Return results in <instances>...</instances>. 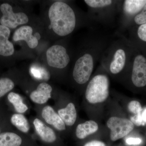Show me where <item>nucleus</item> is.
<instances>
[{"label": "nucleus", "instance_id": "17", "mask_svg": "<svg viewBox=\"0 0 146 146\" xmlns=\"http://www.w3.org/2000/svg\"><path fill=\"white\" fill-rule=\"evenodd\" d=\"M58 114L66 125L72 126L75 123L77 112L74 104L70 103L65 108L59 110Z\"/></svg>", "mask_w": 146, "mask_h": 146}, {"label": "nucleus", "instance_id": "27", "mask_svg": "<svg viewBox=\"0 0 146 146\" xmlns=\"http://www.w3.org/2000/svg\"><path fill=\"white\" fill-rule=\"evenodd\" d=\"M141 142V139L138 138H129L126 140V143L129 145H139Z\"/></svg>", "mask_w": 146, "mask_h": 146}, {"label": "nucleus", "instance_id": "19", "mask_svg": "<svg viewBox=\"0 0 146 146\" xmlns=\"http://www.w3.org/2000/svg\"><path fill=\"white\" fill-rule=\"evenodd\" d=\"M11 121L12 124L22 132L27 133L29 130L28 121L24 115L14 114L11 117Z\"/></svg>", "mask_w": 146, "mask_h": 146}, {"label": "nucleus", "instance_id": "18", "mask_svg": "<svg viewBox=\"0 0 146 146\" xmlns=\"http://www.w3.org/2000/svg\"><path fill=\"white\" fill-rule=\"evenodd\" d=\"M22 138L16 133L4 132L0 134V146H20Z\"/></svg>", "mask_w": 146, "mask_h": 146}, {"label": "nucleus", "instance_id": "28", "mask_svg": "<svg viewBox=\"0 0 146 146\" xmlns=\"http://www.w3.org/2000/svg\"><path fill=\"white\" fill-rule=\"evenodd\" d=\"M84 146H106L104 143L101 141H91L85 144Z\"/></svg>", "mask_w": 146, "mask_h": 146}, {"label": "nucleus", "instance_id": "7", "mask_svg": "<svg viewBox=\"0 0 146 146\" xmlns=\"http://www.w3.org/2000/svg\"><path fill=\"white\" fill-rule=\"evenodd\" d=\"M46 56L48 65L56 69H65L70 62L68 50L63 45H55L50 47L47 50Z\"/></svg>", "mask_w": 146, "mask_h": 146}, {"label": "nucleus", "instance_id": "14", "mask_svg": "<svg viewBox=\"0 0 146 146\" xmlns=\"http://www.w3.org/2000/svg\"><path fill=\"white\" fill-rule=\"evenodd\" d=\"M42 116L46 122L52 125L56 129L60 131L65 130V124L58 114L50 106H46L43 108Z\"/></svg>", "mask_w": 146, "mask_h": 146}, {"label": "nucleus", "instance_id": "6", "mask_svg": "<svg viewBox=\"0 0 146 146\" xmlns=\"http://www.w3.org/2000/svg\"><path fill=\"white\" fill-rule=\"evenodd\" d=\"M146 4V0H122L119 14L117 34L124 31L131 20L142 10Z\"/></svg>", "mask_w": 146, "mask_h": 146}, {"label": "nucleus", "instance_id": "1", "mask_svg": "<svg viewBox=\"0 0 146 146\" xmlns=\"http://www.w3.org/2000/svg\"><path fill=\"white\" fill-rule=\"evenodd\" d=\"M112 40L107 35L91 33L84 43L73 67L72 77L79 85L87 83L96 64Z\"/></svg>", "mask_w": 146, "mask_h": 146}, {"label": "nucleus", "instance_id": "22", "mask_svg": "<svg viewBox=\"0 0 146 146\" xmlns=\"http://www.w3.org/2000/svg\"><path fill=\"white\" fill-rule=\"evenodd\" d=\"M14 86L13 81L8 78L0 79V98L11 91Z\"/></svg>", "mask_w": 146, "mask_h": 146}, {"label": "nucleus", "instance_id": "11", "mask_svg": "<svg viewBox=\"0 0 146 146\" xmlns=\"http://www.w3.org/2000/svg\"><path fill=\"white\" fill-rule=\"evenodd\" d=\"M33 29L31 27L24 26L17 29L13 35V39L15 42L23 40L31 49L36 48L38 44V40L33 35Z\"/></svg>", "mask_w": 146, "mask_h": 146}, {"label": "nucleus", "instance_id": "3", "mask_svg": "<svg viewBox=\"0 0 146 146\" xmlns=\"http://www.w3.org/2000/svg\"><path fill=\"white\" fill-rule=\"evenodd\" d=\"M48 16L53 31L58 36L71 34L78 25V15L68 3L56 1L50 7Z\"/></svg>", "mask_w": 146, "mask_h": 146}, {"label": "nucleus", "instance_id": "29", "mask_svg": "<svg viewBox=\"0 0 146 146\" xmlns=\"http://www.w3.org/2000/svg\"><path fill=\"white\" fill-rule=\"evenodd\" d=\"M141 117L144 125L146 124V108L143 110L141 112Z\"/></svg>", "mask_w": 146, "mask_h": 146}, {"label": "nucleus", "instance_id": "21", "mask_svg": "<svg viewBox=\"0 0 146 146\" xmlns=\"http://www.w3.org/2000/svg\"><path fill=\"white\" fill-rule=\"evenodd\" d=\"M30 72L32 75L37 79L48 80L50 77V73L43 67L33 66L31 68Z\"/></svg>", "mask_w": 146, "mask_h": 146}, {"label": "nucleus", "instance_id": "12", "mask_svg": "<svg viewBox=\"0 0 146 146\" xmlns=\"http://www.w3.org/2000/svg\"><path fill=\"white\" fill-rule=\"evenodd\" d=\"M10 30L7 27L0 25V55L9 56L14 53L13 44L9 40Z\"/></svg>", "mask_w": 146, "mask_h": 146}, {"label": "nucleus", "instance_id": "10", "mask_svg": "<svg viewBox=\"0 0 146 146\" xmlns=\"http://www.w3.org/2000/svg\"><path fill=\"white\" fill-rule=\"evenodd\" d=\"M107 125L110 131L111 141H115L123 138L133 130V123L125 118L112 117L107 121Z\"/></svg>", "mask_w": 146, "mask_h": 146}, {"label": "nucleus", "instance_id": "24", "mask_svg": "<svg viewBox=\"0 0 146 146\" xmlns=\"http://www.w3.org/2000/svg\"><path fill=\"white\" fill-rule=\"evenodd\" d=\"M136 38L139 42L146 43V23L138 26L136 31Z\"/></svg>", "mask_w": 146, "mask_h": 146}, {"label": "nucleus", "instance_id": "23", "mask_svg": "<svg viewBox=\"0 0 146 146\" xmlns=\"http://www.w3.org/2000/svg\"><path fill=\"white\" fill-rule=\"evenodd\" d=\"M132 23L138 26L146 23V4L142 10L131 20L128 25L127 28Z\"/></svg>", "mask_w": 146, "mask_h": 146}, {"label": "nucleus", "instance_id": "15", "mask_svg": "<svg viewBox=\"0 0 146 146\" xmlns=\"http://www.w3.org/2000/svg\"><path fill=\"white\" fill-rule=\"evenodd\" d=\"M33 124L36 132L43 141L51 143L56 141V136L54 131L46 125L41 120L35 119Z\"/></svg>", "mask_w": 146, "mask_h": 146}, {"label": "nucleus", "instance_id": "5", "mask_svg": "<svg viewBox=\"0 0 146 146\" xmlns=\"http://www.w3.org/2000/svg\"><path fill=\"white\" fill-rule=\"evenodd\" d=\"M105 69L101 64L98 73L90 78L85 91V98L91 104L103 102L106 100L109 95L110 80L105 73Z\"/></svg>", "mask_w": 146, "mask_h": 146}, {"label": "nucleus", "instance_id": "20", "mask_svg": "<svg viewBox=\"0 0 146 146\" xmlns=\"http://www.w3.org/2000/svg\"><path fill=\"white\" fill-rule=\"evenodd\" d=\"M8 99L13 105L16 111L19 113H24L28 109L23 102V99L19 94L11 92L9 94Z\"/></svg>", "mask_w": 146, "mask_h": 146}, {"label": "nucleus", "instance_id": "13", "mask_svg": "<svg viewBox=\"0 0 146 146\" xmlns=\"http://www.w3.org/2000/svg\"><path fill=\"white\" fill-rule=\"evenodd\" d=\"M52 88L49 84L42 82L37 86L36 90L33 91L30 97L35 103L44 104L51 98Z\"/></svg>", "mask_w": 146, "mask_h": 146}, {"label": "nucleus", "instance_id": "30", "mask_svg": "<svg viewBox=\"0 0 146 146\" xmlns=\"http://www.w3.org/2000/svg\"></svg>", "mask_w": 146, "mask_h": 146}, {"label": "nucleus", "instance_id": "25", "mask_svg": "<svg viewBox=\"0 0 146 146\" xmlns=\"http://www.w3.org/2000/svg\"><path fill=\"white\" fill-rule=\"evenodd\" d=\"M128 108L130 112L135 115L140 114L143 110L141 104L137 101H132L130 102L128 105Z\"/></svg>", "mask_w": 146, "mask_h": 146}, {"label": "nucleus", "instance_id": "2", "mask_svg": "<svg viewBox=\"0 0 146 146\" xmlns=\"http://www.w3.org/2000/svg\"><path fill=\"white\" fill-rule=\"evenodd\" d=\"M105 50L100 60L101 64L110 74L118 76L127 70L131 60V42L124 35L119 34Z\"/></svg>", "mask_w": 146, "mask_h": 146}, {"label": "nucleus", "instance_id": "16", "mask_svg": "<svg viewBox=\"0 0 146 146\" xmlns=\"http://www.w3.org/2000/svg\"><path fill=\"white\" fill-rule=\"evenodd\" d=\"M98 129V125L96 122L92 120L86 121L77 126L76 135L79 139H84L89 135L95 133Z\"/></svg>", "mask_w": 146, "mask_h": 146}, {"label": "nucleus", "instance_id": "8", "mask_svg": "<svg viewBox=\"0 0 146 146\" xmlns=\"http://www.w3.org/2000/svg\"><path fill=\"white\" fill-rule=\"evenodd\" d=\"M131 81L134 86L142 88L146 86V58L138 54L131 60Z\"/></svg>", "mask_w": 146, "mask_h": 146}, {"label": "nucleus", "instance_id": "4", "mask_svg": "<svg viewBox=\"0 0 146 146\" xmlns=\"http://www.w3.org/2000/svg\"><path fill=\"white\" fill-rule=\"evenodd\" d=\"M122 0H84L87 14L93 24L110 26L119 14Z\"/></svg>", "mask_w": 146, "mask_h": 146}, {"label": "nucleus", "instance_id": "26", "mask_svg": "<svg viewBox=\"0 0 146 146\" xmlns=\"http://www.w3.org/2000/svg\"><path fill=\"white\" fill-rule=\"evenodd\" d=\"M131 120L132 123L137 126L144 125L141 117V113L138 115H135L131 118Z\"/></svg>", "mask_w": 146, "mask_h": 146}, {"label": "nucleus", "instance_id": "9", "mask_svg": "<svg viewBox=\"0 0 146 146\" xmlns=\"http://www.w3.org/2000/svg\"><path fill=\"white\" fill-rule=\"evenodd\" d=\"M0 9L3 13L0 19L1 25L9 28L15 29L20 25L28 23V17L25 13H14L12 6L8 3L2 4L0 6Z\"/></svg>", "mask_w": 146, "mask_h": 146}]
</instances>
